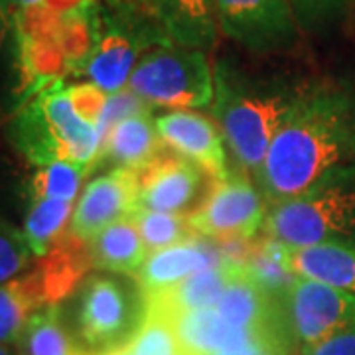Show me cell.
<instances>
[{"label": "cell", "instance_id": "d4e9b609", "mask_svg": "<svg viewBox=\"0 0 355 355\" xmlns=\"http://www.w3.org/2000/svg\"><path fill=\"white\" fill-rule=\"evenodd\" d=\"M73 202L62 200H34L24 219L26 243L34 257H46L53 245L64 237L65 225L71 223Z\"/></svg>", "mask_w": 355, "mask_h": 355}, {"label": "cell", "instance_id": "1f68e13d", "mask_svg": "<svg viewBox=\"0 0 355 355\" xmlns=\"http://www.w3.org/2000/svg\"><path fill=\"white\" fill-rule=\"evenodd\" d=\"M298 24L318 28L331 22L342 12L343 0H288Z\"/></svg>", "mask_w": 355, "mask_h": 355}, {"label": "cell", "instance_id": "ab89813d", "mask_svg": "<svg viewBox=\"0 0 355 355\" xmlns=\"http://www.w3.org/2000/svg\"><path fill=\"white\" fill-rule=\"evenodd\" d=\"M178 355H191V354H186V352H180V354Z\"/></svg>", "mask_w": 355, "mask_h": 355}, {"label": "cell", "instance_id": "f546056e", "mask_svg": "<svg viewBox=\"0 0 355 355\" xmlns=\"http://www.w3.org/2000/svg\"><path fill=\"white\" fill-rule=\"evenodd\" d=\"M144 111H150V105L146 101H142L139 95H135L130 89H123L114 95L107 97V105H105V111L101 114V121H99V140H105V137L113 130L116 123H121L123 119H128L132 114L144 113ZM101 148V146H99Z\"/></svg>", "mask_w": 355, "mask_h": 355}, {"label": "cell", "instance_id": "4316f807", "mask_svg": "<svg viewBox=\"0 0 355 355\" xmlns=\"http://www.w3.org/2000/svg\"><path fill=\"white\" fill-rule=\"evenodd\" d=\"M91 170L89 166L58 160L36 170L30 182L32 200H62L76 202L77 191L81 188L83 178Z\"/></svg>", "mask_w": 355, "mask_h": 355}, {"label": "cell", "instance_id": "7c38bea8", "mask_svg": "<svg viewBox=\"0 0 355 355\" xmlns=\"http://www.w3.org/2000/svg\"><path fill=\"white\" fill-rule=\"evenodd\" d=\"M137 207V170L111 168L85 186L73 209L69 233L81 241H93L101 231L132 216Z\"/></svg>", "mask_w": 355, "mask_h": 355}, {"label": "cell", "instance_id": "cb8c5ba5", "mask_svg": "<svg viewBox=\"0 0 355 355\" xmlns=\"http://www.w3.org/2000/svg\"><path fill=\"white\" fill-rule=\"evenodd\" d=\"M103 12L99 6H91L79 12L67 14L58 32V44L65 53L69 76H81L89 58L97 48L101 36Z\"/></svg>", "mask_w": 355, "mask_h": 355}, {"label": "cell", "instance_id": "e575fe53", "mask_svg": "<svg viewBox=\"0 0 355 355\" xmlns=\"http://www.w3.org/2000/svg\"><path fill=\"white\" fill-rule=\"evenodd\" d=\"M105 2L109 6V12L119 14V16H146V18H153V0H105Z\"/></svg>", "mask_w": 355, "mask_h": 355}, {"label": "cell", "instance_id": "8992f818", "mask_svg": "<svg viewBox=\"0 0 355 355\" xmlns=\"http://www.w3.org/2000/svg\"><path fill=\"white\" fill-rule=\"evenodd\" d=\"M128 89L150 107L205 109L214 105L216 73L203 50L166 42L142 53Z\"/></svg>", "mask_w": 355, "mask_h": 355}, {"label": "cell", "instance_id": "f1b7e54d", "mask_svg": "<svg viewBox=\"0 0 355 355\" xmlns=\"http://www.w3.org/2000/svg\"><path fill=\"white\" fill-rule=\"evenodd\" d=\"M32 249L22 231L0 221V284L18 277L32 261Z\"/></svg>", "mask_w": 355, "mask_h": 355}, {"label": "cell", "instance_id": "8fae6325", "mask_svg": "<svg viewBox=\"0 0 355 355\" xmlns=\"http://www.w3.org/2000/svg\"><path fill=\"white\" fill-rule=\"evenodd\" d=\"M217 28L251 51L291 48L298 20L288 0H214Z\"/></svg>", "mask_w": 355, "mask_h": 355}, {"label": "cell", "instance_id": "277c9868", "mask_svg": "<svg viewBox=\"0 0 355 355\" xmlns=\"http://www.w3.org/2000/svg\"><path fill=\"white\" fill-rule=\"evenodd\" d=\"M266 235L291 249L355 245V164L343 168L266 214Z\"/></svg>", "mask_w": 355, "mask_h": 355}, {"label": "cell", "instance_id": "d6a6232c", "mask_svg": "<svg viewBox=\"0 0 355 355\" xmlns=\"http://www.w3.org/2000/svg\"><path fill=\"white\" fill-rule=\"evenodd\" d=\"M292 338H280V336H253L247 342L237 347H231L216 355H291Z\"/></svg>", "mask_w": 355, "mask_h": 355}, {"label": "cell", "instance_id": "60d3db41", "mask_svg": "<svg viewBox=\"0 0 355 355\" xmlns=\"http://www.w3.org/2000/svg\"><path fill=\"white\" fill-rule=\"evenodd\" d=\"M113 355H125V354H123V352H119V354H113Z\"/></svg>", "mask_w": 355, "mask_h": 355}, {"label": "cell", "instance_id": "3957f363", "mask_svg": "<svg viewBox=\"0 0 355 355\" xmlns=\"http://www.w3.org/2000/svg\"><path fill=\"white\" fill-rule=\"evenodd\" d=\"M16 148L34 166L58 160L93 168L99 154V132L73 109L64 81H58L26 103L12 123Z\"/></svg>", "mask_w": 355, "mask_h": 355}, {"label": "cell", "instance_id": "ffe728a7", "mask_svg": "<svg viewBox=\"0 0 355 355\" xmlns=\"http://www.w3.org/2000/svg\"><path fill=\"white\" fill-rule=\"evenodd\" d=\"M48 304L36 268L0 284V343H20L30 318Z\"/></svg>", "mask_w": 355, "mask_h": 355}, {"label": "cell", "instance_id": "ba28073f", "mask_svg": "<svg viewBox=\"0 0 355 355\" xmlns=\"http://www.w3.org/2000/svg\"><path fill=\"white\" fill-rule=\"evenodd\" d=\"M284 302L300 352L355 330V294L328 282L296 277Z\"/></svg>", "mask_w": 355, "mask_h": 355}, {"label": "cell", "instance_id": "52a82bcc", "mask_svg": "<svg viewBox=\"0 0 355 355\" xmlns=\"http://www.w3.org/2000/svg\"><path fill=\"white\" fill-rule=\"evenodd\" d=\"M166 42L170 40L153 18L103 12L101 36L81 76L107 95H114L127 89L142 53Z\"/></svg>", "mask_w": 355, "mask_h": 355}, {"label": "cell", "instance_id": "f35d334b", "mask_svg": "<svg viewBox=\"0 0 355 355\" xmlns=\"http://www.w3.org/2000/svg\"><path fill=\"white\" fill-rule=\"evenodd\" d=\"M0 355H12L10 354V349L6 347V343H0Z\"/></svg>", "mask_w": 355, "mask_h": 355}, {"label": "cell", "instance_id": "74e56055", "mask_svg": "<svg viewBox=\"0 0 355 355\" xmlns=\"http://www.w3.org/2000/svg\"><path fill=\"white\" fill-rule=\"evenodd\" d=\"M44 0H12L14 8H28V6H36V4H42Z\"/></svg>", "mask_w": 355, "mask_h": 355}, {"label": "cell", "instance_id": "5bb4252c", "mask_svg": "<svg viewBox=\"0 0 355 355\" xmlns=\"http://www.w3.org/2000/svg\"><path fill=\"white\" fill-rule=\"evenodd\" d=\"M225 261L227 253L223 249L193 239L148 254L135 280L144 294H154L172 288L203 268H211Z\"/></svg>", "mask_w": 355, "mask_h": 355}, {"label": "cell", "instance_id": "ac0fdd59", "mask_svg": "<svg viewBox=\"0 0 355 355\" xmlns=\"http://www.w3.org/2000/svg\"><path fill=\"white\" fill-rule=\"evenodd\" d=\"M89 251L95 268L132 279H137L140 266L150 254L130 217L101 231L93 241H89Z\"/></svg>", "mask_w": 355, "mask_h": 355}, {"label": "cell", "instance_id": "836d02e7", "mask_svg": "<svg viewBox=\"0 0 355 355\" xmlns=\"http://www.w3.org/2000/svg\"><path fill=\"white\" fill-rule=\"evenodd\" d=\"M300 355H355V330L331 338L312 349H304Z\"/></svg>", "mask_w": 355, "mask_h": 355}, {"label": "cell", "instance_id": "8d00e7d4", "mask_svg": "<svg viewBox=\"0 0 355 355\" xmlns=\"http://www.w3.org/2000/svg\"><path fill=\"white\" fill-rule=\"evenodd\" d=\"M10 28H12V12H8L4 0H0V48H2Z\"/></svg>", "mask_w": 355, "mask_h": 355}, {"label": "cell", "instance_id": "4dcf8cb0", "mask_svg": "<svg viewBox=\"0 0 355 355\" xmlns=\"http://www.w3.org/2000/svg\"><path fill=\"white\" fill-rule=\"evenodd\" d=\"M67 93H69V99L73 103V109L77 111V114L81 119H85L89 125L99 127V121H101V114L105 111L109 95L89 81L67 87Z\"/></svg>", "mask_w": 355, "mask_h": 355}, {"label": "cell", "instance_id": "4fadbf2b", "mask_svg": "<svg viewBox=\"0 0 355 355\" xmlns=\"http://www.w3.org/2000/svg\"><path fill=\"white\" fill-rule=\"evenodd\" d=\"M154 123L164 144L202 166L214 180L221 182L231 174L223 132L209 119L190 111H174L156 116Z\"/></svg>", "mask_w": 355, "mask_h": 355}, {"label": "cell", "instance_id": "2e32d148", "mask_svg": "<svg viewBox=\"0 0 355 355\" xmlns=\"http://www.w3.org/2000/svg\"><path fill=\"white\" fill-rule=\"evenodd\" d=\"M164 146V140L158 135L150 111H144L114 125L101 142L95 164L111 162L113 168L139 170L146 162H150Z\"/></svg>", "mask_w": 355, "mask_h": 355}, {"label": "cell", "instance_id": "6da1fadb", "mask_svg": "<svg viewBox=\"0 0 355 355\" xmlns=\"http://www.w3.org/2000/svg\"><path fill=\"white\" fill-rule=\"evenodd\" d=\"M355 164V91L304 87L275 135L259 172L266 203L279 205Z\"/></svg>", "mask_w": 355, "mask_h": 355}, {"label": "cell", "instance_id": "5b68a950", "mask_svg": "<svg viewBox=\"0 0 355 355\" xmlns=\"http://www.w3.org/2000/svg\"><path fill=\"white\" fill-rule=\"evenodd\" d=\"M146 318L139 282L95 275L76 294L73 338L89 355H113L127 349Z\"/></svg>", "mask_w": 355, "mask_h": 355}, {"label": "cell", "instance_id": "d590c367", "mask_svg": "<svg viewBox=\"0 0 355 355\" xmlns=\"http://www.w3.org/2000/svg\"><path fill=\"white\" fill-rule=\"evenodd\" d=\"M44 4L51 8L53 12L67 16V14L79 12L91 6H97V0H44Z\"/></svg>", "mask_w": 355, "mask_h": 355}, {"label": "cell", "instance_id": "30bf717a", "mask_svg": "<svg viewBox=\"0 0 355 355\" xmlns=\"http://www.w3.org/2000/svg\"><path fill=\"white\" fill-rule=\"evenodd\" d=\"M188 219L200 237L253 241L257 233L265 229V200L245 174L231 172L225 180L216 182L202 207Z\"/></svg>", "mask_w": 355, "mask_h": 355}, {"label": "cell", "instance_id": "7402d4cb", "mask_svg": "<svg viewBox=\"0 0 355 355\" xmlns=\"http://www.w3.org/2000/svg\"><path fill=\"white\" fill-rule=\"evenodd\" d=\"M291 268L298 277L322 280L355 294V245L328 243L292 249Z\"/></svg>", "mask_w": 355, "mask_h": 355}, {"label": "cell", "instance_id": "603a6c76", "mask_svg": "<svg viewBox=\"0 0 355 355\" xmlns=\"http://www.w3.org/2000/svg\"><path fill=\"white\" fill-rule=\"evenodd\" d=\"M18 345L24 355H89L67 330L60 304L44 306L30 318Z\"/></svg>", "mask_w": 355, "mask_h": 355}, {"label": "cell", "instance_id": "484cf974", "mask_svg": "<svg viewBox=\"0 0 355 355\" xmlns=\"http://www.w3.org/2000/svg\"><path fill=\"white\" fill-rule=\"evenodd\" d=\"M130 219L139 227L140 237L146 245L148 253L160 251L172 245H180V243L193 241L200 237L190 225L188 216H182V214L137 207V211L130 216Z\"/></svg>", "mask_w": 355, "mask_h": 355}, {"label": "cell", "instance_id": "9a60e30c", "mask_svg": "<svg viewBox=\"0 0 355 355\" xmlns=\"http://www.w3.org/2000/svg\"><path fill=\"white\" fill-rule=\"evenodd\" d=\"M153 18L178 46L205 51L216 44L214 0H153Z\"/></svg>", "mask_w": 355, "mask_h": 355}, {"label": "cell", "instance_id": "44dd1931", "mask_svg": "<svg viewBox=\"0 0 355 355\" xmlns=\"http://www.w3.org/2000/svg\"><path fill=\"white\" fill-rule=\"evenodd\" d=\"M182 352L191 355H216L249 340L243 331L231 328L216 306L190 310L174 320Z\"/></svg>", "mask_w": 355, "mask_h": 355}, {"label": "cell", "instance_id": "83f0119b", "mask_svg": "<svg viewBox=\"0 0 355 355\" xmlns=\"http://www.w3.org/2000/svg\"><path fill=\"white\" fill-rule=\"evenodd\" d=\"M182 352L176 326L170 318L148 312L135 340L128 343L125 355H178Z\"/></svg>", "mask_w": 355, "mask_h": 355}, {"label": "cell", "instance_id": "e0dca14e", "mask_svg": "<svg viewBox=\"0 0 355 355\" xmlns=\"http://www.w3.org/2000/svg\"><path fill=\"white\" fill-rule=\"evenodd\" d=\"M229 268H231V257L227 254L225 263L211 268H203L172 288L144 294L146 310L162 314L174 322L178 316L190 310L217 306L229 282Z\"/></svg>", "mask_w": 355, "mask_h": 355}, {"label": "cell", "instance_id": "7a4b0ae2", "mask_svg": "<svg viewBox=\"0 0 355 355\" xmlns=\"http://www.w3.org/2000/svg\"><path fill=\"white\" fill-rule=\"evenodd\" d=\"M304 87L257 81L227 64L216 67V114L223 139L245 170L259 176L266 150Z\"/></svg>", "mask_w": 355, "mask_h": 355}, {"label": "cell", "instance_id": "d6986e66", "mask_svg": "<svg viewBox=\"0 0 355 355\" xmlns=\"http://www.w3.org/2000/svg\"><path fill=\"white\" fill-rule=\"evenodd\" d=\"M16 62L20 73V101L28 103L40 91L69 76L65 53L55 40H28L16 36Z\"/></svg>", "mask_w": 355, "mask_h": 355}, {"label": "cell", "instance_id": "9c48e42d", "mask_svg": "<svg viewBox=\"0 0 355 355\" xmlns=\"http://www.w3.org/2000/svg\"><path fill=\"white\" fill-rule=\"evenodd\" d=\"M216 182L202 166L166 144L137 170L139 207L191 216L207 200Z\"/></svg>", "mask_w": 355, "mask_h": 355}]
</instances>
